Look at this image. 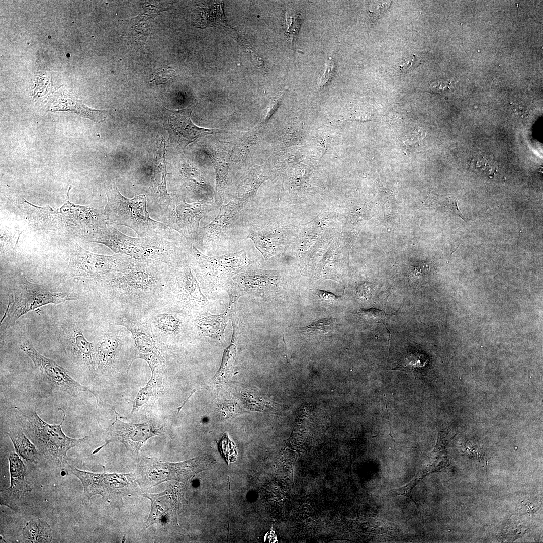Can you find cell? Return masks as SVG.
<instances>
[{"instance_id": "obj_1", "label": "cell", "mask_w": 543, "mask_h": 543, "mask_svg": "<svg viewBox=\"0 0 543 543\" xmlns=\"http://www.w3.org/2000/svg\"><path fill=\"white\" fill-rule=\"evenodd\" d=\"M170 266L158 261L134 259L124 272L90 278L119 306V309L143 314L163 304Z\"/></svg>"}, {"instance_id": "obj_2", "label": "cell", "mask_w": 543, "mask_h": 543, "mask_svg": "<svg viewBox=\"0 0 543 543\" xmlns=\"http://www.w3.org/2000/svg\"><path fill=\"white\" fill-rule=\"evenodd\" d=\"M87 242L104 244L116 254L138 260H152L176 268L188 259L191 244H181L174 237L127 236L112 225L105 223L89 235Z\"/></svg>"}, {"instance_id": "obj_3", "label": "cell", "mask_w": 543, "mask_h": 543, "mask_svg": "<svg viewBox=\"0 0 543 543\" xmlns=\"http://www.w3.org/2000/svg\"><path fill=\"white\" fill-rule=\"evenodd\" d=\"M19 412L18 424L26 436L35 445L40 455L51 465L58 468L68 466V451L79 446L88 438L85 436L80 439L72 438L66 436L62 431V426L65 419L64 410L59 408L63 413L59 424H49L42 420L36 411L32 409H20Z\"/></svg>"}, {"instance_id": "obj_4", "label": "cell", "mask_w": 543, "mask_h": 543, "mask_svg": "<svg viewBox=\"0 0 543 543\" xmlns=\"http://www.w3.org/2000/svg\"><path fill=\"white\" fill-rule=\"evenodd\" d=\"M107 202L104 210L106 221L133 229L139 237H174L166 224L152 219L147 210V199L141 194L129 199L123 196L115 185L106 192Z\"/></svg>"}, {"instance_id": "obj_5", "label": "cell", "mask_w": 543, "mask_h": 543, "mask_svg": "<svg viewBox=\"0 0 543 543\" xmlns=\"http://www.w3.org/2000/svg\"><path fill=\"white\" fill-rule=\"evenodd\" d=\"M13 292V302L1 320V333L12 327L20 317L40 307L75 301L79 298L76 293L52 292L45 286L31 283L23 274L14 278Z\"/></svg>"}, {"instance_id": "obj_6", "label": "cell", "mask_w": 543, "mask_h": 543, "mask_svg": "<svg viewBox=\"0 0 543 543\" xmlns=\"http://www.w3.org/2000/svg\"><path fill=\"white\" fill-rule=\"evenodd\" d=\"M67 467L82 483L83 496L87 501L93 496L100 495L109 503L120 508L124 496L142 494L135 473H109L105 470L103 473H94L79 470L69 464Z\"/></svg>"}, {"instance_id": "obj_7", "label": "cell", "mask_w": 543, "mask_h": 543, "mask_svg": "<svg viewBox=\"0 0 543 543\" xmlns=\"http://www.w3.org/2000/svg\"><path fill=\"white\" fill-rule=\"evenodd\" d=\"M189 263L197 279L213 287L228 283L235 275L248 268L252 262L244 250L209 257L192 244Z\"/></svg>"}, {"instance_id": "obj_8", "label": "cell", "mask_w": 543, "mask_h": 543, "mask_svg": "<svg viewBox=\"0 0 543 543\" xmlns=\"http://www.w3.org/2000/svg\"><path fill=\"white\" fill-rule=\"evenodd\" d=\"M215 462V460L208 455L175 463L145 457L137 466L135 478L139 486L144 488H149L171 480L185 482L198 473L208 469Z\"/></svg>"}, {"instance_id": "obj_9", "label": "cell", "mask_w": 543, "mask_h": 543, "mask_svg": "<svg viewBox=\"0 0 543 543\" xmlns=\"http://www.w3.org/2000/svg\"><path fill=\"white\" fill-rule=\"evenodd\" d=\"M20 349L32 361L35 377L47 391L74 398L78 397L83 392H88L95 396L98 401L97 396L93 391L73 378L63 367L40 354L30 342L22 343Z\"/></svg>"}, {"instance_id": "obj_10", "label": "cell", "mask_w": 543, "mask_h": 543, "mask_svg": "<svg viewBox=\"0 0 543 543\" xmlns=\"http://www.w3.org/2000/svg\"><path fill=\"white\" fill-rule=\"evenodd\" d=\"M189 259L178 267H170L164 303L191 315L206 302Z\"/></svg>"}, {"instance_id": "obj_11", "label": "cell", "mask_w": 543, "mask_h": 543, "mask_svg": "<svg viewBox=\"0 0 543 543\" xmlns=\"http://www.w3.org/2000/svg\"><path fill=\"white\" fill-rule=\"evenodd\" d=\"M133 260L134 258L120 253L112 255L95 254L74 243L70 249L67 273L71 277L90 279L114 272H124Z\"/></svg>"}, {"instance_id": "obj_12", "label": "cell", "mask_w": 543, "mask_h": 543, "mask_svg": "<svg viewBox=\"0 0 543 543\" xmlns=\"http://www.w3.org/2000/svg\"><path fill=\"white\" fill-rule=\"evenodd\" d=\"M210 208L205 201L188 203L184 198L171 195L167 207L159 216L169 228L194 244L199 231L200 221Z\"/></svg>"}, {"instance_id": "obj_13", "label": "cell", "mask_w": 543, "mask_h": 543, "mask_svg": "<svg viewBox=\"0 0 543 543\" xmlns=\"http://www.w3.org/2000/svg\"><path fill=\"white\" fill-rule=\"evenodd\" d=\"M115 420L108 430L109 438L104 444L95 449L92 454L98 453L104 447L113 442H122L127 449L137 454L141 447L150 438L158 435L163 427L151 423H128L118 418V413L114 409Z\"/></svg>"}, {"instance_id": "obj_14", "label": "cell", "mask_w": 543, "mask_h": 543, "mask_svg": "<svg viewBox=\"0 0 543 543\" xmlns=\"http://www.w3.org/2000/svg\"><path fill=\"white\" fill-rule=\"evenodd\" d=\"M182 312L163 303L143 314L158 344L175 338L184 333Z\"/></svg>"}, {"instance_id": "obj_15", "label": "cell", "mask_w": 543, "mask_h": 543, "mask_svg": "<svg viewBox=\"0 0 543 543\" xmlns=\"http://www.w3.org/2000/svg\"><path fill=\"white\" fill-rule=\"evenodd\" d=\"M165 109L167 129L173 141L183 151L187 145L199 137L222 132L217 129H206L195 125L190 119L192 111L191 107L180 110Z\"/></svg>"}, {"instance_id": "obj_16", "label": "cell", "mask_w": 543, "mask_h": 543, "mask_svg": "<svg viewBox=\"0 0 543 543\" xmlns=\"http://www.w3.org/2000/svg\"><path fill=\"white\" fill-rule=\"evenodd\" d=\"M243 204L236 200H231L226 205H222L214 219L207 225L200 228L194 243L197 242L201 245L207 246L218 242L239 218Z\"/></svg>"}, {"instance_id": "obj_17", "label": "cell", "mask_w": 543, "mask_h": 543, "mask_svg": "<svg viewBox=\"0 0 543 543\" xmlns=\"http://www.w3.org/2000/svg\"><path fill=\"white\" fill-rule=\"evenodd\" d=\"M11 484L1 490V504L16 510L26 493L31 491L30 483L25 479L27 468L20 456L11 452L8 457Z\"/></svg>"}, {"instance_id": "obj_18", "label": "cell", "mask_w": 543, "mask_h": 543, "mask_svg": "<svg viewBox=\"0 0 543 543\" xmlns=\"http://www.w3.org/2000/svg\"><path fill=\"white\" fill-rule=\"evenodd\" d=\"M131 337L125 328L104 333L94 343L93 357L96 371H107L113 365L126 340Z\"/></svg>"}, {"instance_id": "obj_19", "label": "cell", "mask_w": 543, "mask_h": 543, "mask_svg": "<svg viewBox=\"0 0 543 543\" xmlns=\"http://www.w3.org/2000/svg\"><path fill=\"white\" fill-rule=\"evenodd\" d=\"M46 112H68L81 117L89 119L96 123L104 121L109 115V110L93 109L87 106L71 93L60 89L50 96L46 108Z\"/></svg>"}, {"instance_id": "obj_20", "label": "cell", "mask_w": 543, "mask_h": 543, "mask_svg": "<svg viewBox=\"0 0 543 543\" xmlns=\"http://www.w3.org/2000/svg\"><path fill=\"white\" fill-rule=\"evenodd\" d=\"M237 298L235 295H230L229 306L222 314L213 315L208 313L200 314L196 312L197 314L193 316L195 318L190 317L191 330L224 343V331L226 323L229 319L232 320L236 316Z\"/></svg>"}, {"instance_id": "obj_21", "label": "cell", "mask_w": 543, "mask_h": 543, "mask_svg": "<svg viewBox=\"0 0 543 543\" xmlns=\"http://www.w3.org/2000/svg\"><path fill=\"white\" fill-rule=\"evenodd\" d=\"M64 344L66 356L78 370L87 373L95 372L93 352L94 343L89 342L82 331L77 327L70 330Z\"/></svg>"}, {"instance_id": "obj_22", "label": "cell", "mask_w": 543, "mask_h": 543, "mask_svg": "<svg viewBox=\"0 0 543 543\" xmlns=\"http://www.w3.org/2000/svg\"><path fill=\"white\" fill-rule=\"evenodd\" d=\"M175 490L174 487H170L158 494H142L151 502L149 517L144 524L145 528L156 524L164 531L170 525L176 507Z\"/></svg>"}, {"instance_id": "obj_23", "label": "cell", "mask_w": 543, "mask_h": 543, "mask_svg": "<svg viewBox=\"0 0 543 543\" xmlns=\"http://www.w3.org/2000/svg\"><path fill=\"white\" fill-rule=\"evenodd\" d=\"M205 152L211 160L216 173L215 202L217 206L221 207L223 205L233 149L218 145L207 148Z\"/></svg>"}, {"instance_id": "obj_24", "label": "cell", "mask_w": 543, "mask_h": 543, "mask_svg": "<svg viewBox=\"0 0 543 543\" xmlns=\"http://www.w3.org/2000/svg\"><path fill=\"white\" fill-rule=\"evenodd\" d=\"M446 442L445 433L440 431L435 446L424 459L417 474L421 479L429 474L441 471L448 466Z\"/></svg>"}, {"instance_id": "obj_25", "label": "cell", "mask_w": 543, "mask_h": 543, "mask_svg": "<svg viewBox=\"0 0 543 543\" xmlns=\"http://www.w3.org/2000/svg\"><path fill=\"white\" fill-rule=\"evenodd\" d=\"M7 434L21 459L30 463L38 462L40 454L19 424L10 428Z\"/></svg>"}, {"instance_id": "obj_26", "label": "cell", "mask_w": 543, "mask_h": 543, "mask_svg": "<svg viewBox=\"0 0 543 543\" xmlns=\"http://www.w3.org/2000/svg\"><path fill=\"white\" fill-rule=\"evenodd\" d=\"M52 539V530L50 525L39 518L31 519L22 529L23 542H50Z\"/></svg>"}, {"instance_id": "obj_27", "label": "cell", "mask_w": 543, "mask_h": 543, "mask_svg": "<svg viewBox=\"0 0 543 543\" xmlns=\"http://www.w3.org/2000/svg\"><path fill=\"white\" fill-rule=\"evenodd\" d=\"M236 353V347L233 343L225 350L220 368L213 378L214 382L222 383L229 380L234 369Z\"/></svg>"}, {"instance_id": "obj_28", "label": "cell", "mask_w": 543, "mask_h": 543, "mask_svg": "<svg viewBox=\"0 0 543 543\" xmlns=\"http://www.w3.org/2000/svg\"><path fill=\"white\" fill-rule=\"evenodd\" d=\"M303 14L294 10L287 11L286 34L290 38L293 46H294L295 38L303 21Z\"/></svg>"}, {"instance_id": "obj_29", "label": "cell", "mask_w": 543, "mask_h": 543, "mask_svg": "<svg viewBox=\"0 0 543 543\" xmlns=\"http://www.w3.org/2000/svg\"><path fill=\"white\" fill-rule=\"evenodd\" d=\"M333 322L331 320L324 318L301 328L300 330L308 335H319L328 333L331 330Z\"/></svg>"}, {"instance_id": "obj_30", "label": "cell", "mask_w": 543, "mask_h": 543, "mask_svg": "<svg viewBox=\"0 0 543 543\" xmlns=\"http://www.w3.org/2000/svg\"><path fill=\"white\" fill-rule=\"evenodd\" d=\"M358 314L367 320L384 324L389 333L388 343L389 347H390L389 343L391 339V333L386 326V323L388 322V316H390L391 315L387 314L381 310L375 308L361 310L358 313Z\"/></svg>"}, {"instance_id": "obj_31", "label": "cell", "mask_w": 543, "mask_h": 543, "mask_svg": "<svg viewBox=\"0 0 543 543\" xmlns=\"http://www.w3.org/2000/svg\"><path fill=\"white\" fill-rule=\"evenodd\" d=\"M46 74H39L36 76L33 87L34 98H38L45 95L52 89L51 80Z\"/></svg>"}, {"instance_id": "obj_32", "label": "cell", "mask_w": 543, "mask_h": 543, "mask_svg": "<svg viewBox=\"0 0 543 543\" xmlns=\"http://www.w3.org/2000/svg\"><path fill=\"white\" fill-rule=\"evenodd\" d=\"M152 371V376L148 383L143 388H140L138 393L134 402L132 413L135 410L141 406L144 403H145L150 397L151 396L152 389L154 386V380L155 373L154 371Z\"/></svg>"}, {"instance_id": "obj_33", "label": "cell", "mask_w": 543, "mask_h": 543, "mask_svg": "<svg viewBox=\"0 0 543 543\" xmlns=\"http://www.w3.org/2000/svg\"><path fill=\"white\" fill-rule=\"evenodd\" d=\"M421 479H422L418 475H417L413 479H412L409 482H408L406 485L400 488L390 490L388 492V496H395L398 495H404L411 500L414 503L418 509L419 510V505L413 499L412 496V491L414 488V487L420 481Z\"/></svg>"}, {"instance_id": "obj_34", "label": "cell", "mask_w": 543, "mask_h": 543, "mask_svg": "<svg viewBox=\"0 0 543 543\" xmlns=\"http://www.w3.org/2000/svg\"><path fill=\"white\" fill-rule=\"evenodd\" d=\"M428 359L423 354L411 353L405 355L401 360L400 366L413 368L422 367L425 365Z\"/></svg>"}, {"instance_id": "obj_35", "label": "cell", "mask_w": 543, "mask_h": 543, "mask_svg": "<svg viewBox=\"0 0 543 543\" xmlns=\"http://www.w3.org/2000/svg\"><path fill=\"white\" fill-rule=\"evenodd\" d=\"M219 447L220 451L228 464L230 462L235 460L236 456L235 446L228 439L227 435L224 436L220 441Z\"/></svg>"}, {"instance_id": "obj_36", "label": "cell", "mask_w": 543, "mask_h": 543, "mask_svg": "<svg viewBox=\"0 0 543 543\" xmlns=\"http://www.w3.org/2000/svg\"><path fill=\"white\" fill-rule=\"evenodd\" d=\"M335 70L334 61L329 57L326 62L325 72L320 81L319 88H322L330 83L334 75Z\"/></svg>"}, {"instance_id": "obj_37", "label": "cell", "mask_w": 543, "mask_h": 543, "mask_svg": "<svg viewBox=\"0 0 543 543\" xmlns=\"http://www.w3.org/2000/svg\"><path fill=\"white\" fill-rule=\"evenodd\" d=\"M175 76V70L172 68L156 72L152 76L150 82L155 85L161 84L167 82Z\"/></svg>"}, {"instance_id": "obj_38", "label": "cell", "mask_w": 543, "mask_h": 543, "mask_svg": "<svg viewBox=\"0 0 543 543\" xmlns=\"http://www.w3.org/2000/svg\"><path fill=\"white\" fill-rule=\"evenodd\" d=\"M426 133L423 129L418 128L408 133L404 137L403 142L407 146H412L419 143L425 136Z\"/></svg>"}, {"instance_id": "obj_39", "label": "cell", "mask_w": 543, "mask_h": 543, "mask_svg": "<svg viewBox=\"0 0 543 543\" xmlns=\"http://www.w3.org/2000/svg\"><path fill=\"white\" fill-rule=\"evenodd\" d=\"M458 200L454 197L449 198L444 205V207L452 213L459 216L463 220L466 221L465 218L462 215L458 207Z\"/></svg>"}, {"instance_id": "obj_40", "label": "cell", "mask_w": 543, "mask_h": 543, "mask_svg": "<svg viewBox=\"0 0 543 543\" xmlns=\"http://www.w3.org/2000/svg\"><path fill=\"white\" fill-rule=\"evenodd\" d=\"M420 59L417 58L414 55L405 59L402 65L399 66L401 71H405L409 69L414 68L420 63Z\"/></svg>"}, {"instance_id": "obj_41", "label": "cell", "mask_w": 543, "mask_h": 543, "mask_svg": "<svg viewBox=\"0 0 543 543\" xmlns=\"http://www.w3.org/2000/svg\"><path fill=\"white\" fill-rule=\"evenodd\" d=\"M429 88L432 92L440 94L449 89V83L448 82L437 81L432 82Z\"/></svg>"}, {"instance_id": "obj_42", "label": "cell", "mask_w": 543, "mask_h": 543, "mask_svg": "<svg viewBox=\"0 0 543 543\" xmlns=\"http://www.w3.org/2000/svg\"><path fill=\"white\" fill-rule=\"evenodd\" d=\"M316 294L319 299L325 301H335L339 297L331 292L319 289L316 290Z\"/></svg>"}]
</instances>
